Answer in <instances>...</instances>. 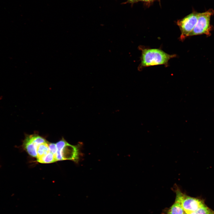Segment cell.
<instances>
[{"mask_svg":"<svg viewBox=\"0 0 214 214\" xmlns=\"http://www.w3.org/2000/svg\"><path fill=\"white\" fill-rule=\"evenodd\" d=\"M141 0L142 1H145L149 2V1H152L153 0Z\"/></svg>","mask_w":214,"mask_h":214,"instance_id":"obj_15","label":"cell"},{"mask_svg":"<svg viewBox=\"0 0 214 214\" xmlns=\"http://www.w3.org/2000/svg\"><path fill=\"white\" fill-rule=\"evenodd\" d=\"M184 212L181 204L175 202L169 209L167 214H183Z\"/></svg>","mask_w":214,"mask_h":214,"instance_id":"obj_8","label":"cell"},{"mask_svg":"<svg viewBox=\"0 0 214 214\" xmlns=\"http://www.w3.org/2000/svg\"><path fill=\"white\" fill-rule=\"evenodd\" d=\"M198 13H192L178 20L177 24L181 32L180 40L183 41L192 31L198 20Z\"/></svg>","mask_w":214,"mask_h":214,"instance_id":"obj_3","label":"cell"},{"mask_svg":"<svg viewBox=\"0 0 214 214\" xmlns=\"http://www.w3.org/2000/svg\"><path fill=\"white\" fill-rule=\"evenodd\" d=\"M183 214H187L185 212Z\"/></svg>","mask_w":214,"mask_h":214,"instance_id":"obj_16","label":"cell"},{"mask_svg":"<svg viewBox=\"0 0 214 214\" xmlns=\"http://www.w3.org/2000/svg\"><path fill=\"white\" fill-rule=\"evenodd\" d=\"M174 190L176 194L175 202L181 204L186 213L195 212L204 204L203 200L191 197L183 193L176 184L174 186Z\"/></svg>","mask_w":214,"mask_h":214,"instance_id":"obj_2","label":"cell"},{"mask_svg":"<svg viewBox=\"0 0 214 214\" xmlns=\"http://www.w3.org/2000/svg\"><path fill=\"white\" fill-rule=\"evenodd\" d=\"M37 158V162L41 163H50L57 161L55 157L50 151L46 155Z\"/></svg>","mask_w":214,"mask_h":214,"instance_id":"obj_7","label":"cell"},{"mask_svg":"<svg viewBox=\"0 0 214 214\" xmlns=\"http://www.w3.org/2000/svg\"><path fill=\"white\" fill-rule=\"evenodd\" d=\"M67 142L64 139H62L56 144L57 147L56 158L57 161L63 160L61 155L62 151Z\"/></svg>","mask_w":214,"mask_h":214,"instance_id":"obj_10","label":"cell"},{"mask_svg":"<svg viewBox=\"0 0 214 214\" xmlns=\"http://www.w3.org/2000/svg\"><path fill=\"white\" fill-rule=\"evenodd\" d=\"M81 145L78 144L73 145L67 142L62 151L63 160H71L76 163H78L81 155L80 148Z\"/></svg>","mask_w":214,"mask_h":214,"instance_id":"obj_6","label":"cell"},{"mask_svg":"<svg viewBox=\"0 0 214 214\" xmlns=\"http://www.w3.org/2000/svg\"><path fill=\"white\" fill-rule=\"evenodd\" d=\"M48 146L49 151L51 152L56 158L57 152V147L56 144L54 143H50L48 144Z\"/></svg>","mask_w":214,"mask_h":214,"instance_id":"obj_12","label":"cell"},{"mask_svg":"<svg viewBox=\"0 0 214 214\" xmlns=\"http://www.w3.org/2000/svg\"><path fill=\"white\" fill-rule=\"evenodd\" d=\"M47 142L42 137L36 134L26 136L24 139L22 147L23 149L32 156L37 158V149L40 144Z\"/></svg>","mask_w":214,"mask_h":214,"instance_id":"obj_5","label":"cell"},{"mask_svg":"<svg viewBox=\"0 0 214 214\" xmlns=\"http://www.w3.org/2000/svg\"><path fill=\"white\" fill-rule=\"evenodd\" d=\"M213 12L209 11L198 13L196 24L189 36L202 34H209L211 29L210 24V18Z\"/></svg>","mask_w":214,"mask_h":214,"instance_id":"obj_4","label":"cell"},{"mask_svg":"<svg viewBox=\"0 0 214 214\" xmlns=\"http://www.w3.org/2000/svg\"><path fill=\"white\" fill-rule=\"evenodd\" d=\"M130 2H135L138 1V0H128Z\"/></svg>","mask_w":214,"mask_h":214,"instance_id":"obj_13","label":"cell"},{"mask_svg":"<svg viewBox=\"0 0 214 214\" xmlns=\"http://www.w3.org/2000/svg\"><path fill=\"white\" fill-rule=\"evenodd\" d=\"M187 214H197L195 212H192L187 213Z\"/></svg>","mask_w":214,"mask_h":214,"instance_id":"obj_14","label":"cell"},{"mask_svg":"<svg viewBox=\"0 0 214 214\" xmlns=\"http://www.w3.org/2000/svg\"><path fill=\"white\" fill-rule=\"evenodd\" d=\"M141 51V63L138 67L140 70L143 68L154 65H168L169 60L176 56V54H169L158 48H143Z\"/></svg>","mask_w":214,"mask_h":214,"instance_id":"obj_1","label":"cell"},{"mask_svg":"<svg viewBox=\"0 0 214 214\" xmlns=\"http://www.w3.org/2000/svg\"><path fill=\"white\" fill-rule=\"evenodd\" d=\"M37 158L46 155L49 151L48 142L40 144L37 148Z\"/></svg>","mask_w":214,"mask_h":214,"instance_id":"obj_9","label":"cell"},{"mask_svg":"<svg viewBox=\"0 0 214 214\" xmlns=\"http://www.w3.org/2000/svg\"><path fill=\"white\" fill-rule=\"evenodd\" d=\"M197 214H214V211L205 204L199 208L196 212Z\"/></svg>","mask_w":214,"mask_h":214,"instance_id":"obj_11","label":"cell"}]
</instances>
